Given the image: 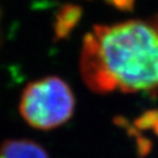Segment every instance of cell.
Listing matches in <instances>:
<instances>
[{
    "instance_id": "cell-1",
    "label": "cell",
    "mask_w": 158,
    "mask_h": 158,
    "mask_svg": "<svg viewBox=\"0 0 158 158\" xmlns=\"http://www.w3.org/2000/svg\"><path fill=\"white\" fill-rule=\"evenodd\" d=\"M79 67L98 94L158 88V25L139 20L96 25L84 39Z\"/></svg>"
},
{
    "instance_id": "cell-2",
    "label": "cell",
    "mask_w": 158,
    "mask_h": 158,
    "mask_svg": "<svg viewBox=\"0 0 158 158\" xmlns=\"http://www.w3.org/2000/svg\"><path fill=\"white\" fill-rule=\"evenodd\" d=\"M75 106V96L68 84L59 77L48 76L25 87L19 102V112L30 126L49 131L69 121Z\"/></svg>"
},
{
    "instance_id": "cell-3",
    "label": "cell",
    "mask_w": 158,
    "mask_h": 158,
    "mask_svg": "<svg viewBox=\"0 0 158 158\" xmlns=\"http://www.w3.org/2000/svg\"><path fill=\"white\" fill-rule=\"evenodd\" d=\"M0 158H49V155L31 139H7L0 145Z\"/></svg>"
},
{
    "instance_id": "cell-4",
    "label": "cell",
    "mask_w": 158,
    "mask_h": 158,
    "mask_svg": "<svg viewBox=\"0 0 158 158\" xmlns=\"http://www.w3.org/2000/svg\"><path fill=\"white\" fill-rule=\"evenodd\" d=\"M81 18V8L76 5H65L57 11L54 21V34L62 40L70 34Z\"/></svg>"
},
{
    "instance_id": "cell-5",
    "label": "cell",
    "mask_w": 158,
    "mask_h": 158,
    "mask_svg": "<svg viewBox=\"0 0 158 158\" xmlns=\"http://www.w3.org/2000/svg\"><path fill=\"white\" fill-rule=\"evenodd\" d=\"M158 118V110H151L142 115H139L135 120V126L138 130H148L152 128Z\"/></svg>"
},
{
    "instance_id": "cell-6",
    "label": "cell",
    "mask_w": 158,
    "mask_h": 158,
    "mask_svg": "<svg viewBox=\"0 0 158 158\" xmlns=\"http://www.w3.org/2000/svg\"><path fill=\"white\" fill-rule=\"evenodd\" d=\"M109 5L113 6L114 8L120 10H132L134 7L135 0H104Z\"/></svg>"
},
{
    "instance_id": "cell-7",
    "label": "cell",
    "mask_w": 158,
    "mask_h": 158,
    "mask_svg": "<svg viewBox=\"0 0 158 158\" xmlns=\"http://www.w3.org/2000/svg\"><path fill=\"white\" fill-rule=\"evenodd\" d=\"M154 130V132H155V134L158 136V118H157V121L155 122V124L153 125V127H152Z\"/></svg>"
},
{
    "instance_id": "cell-8",
    "label": "cell",
    "mask_w": 158,
    "mask_h": 158,
    "mask_svg": "<svg viewBox=\"0 0 158 158\" xmlns=\"http://www.w3.org/2000/svg\"><path fill=\"white\" fill-rule=\"evenodd\" d=\"M157 25H158V24H157Z\"/></svg>"
}]
</instances>
